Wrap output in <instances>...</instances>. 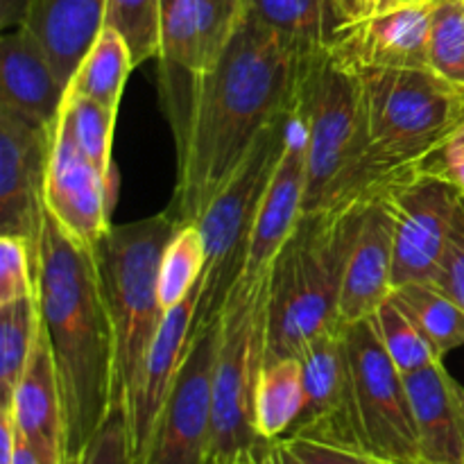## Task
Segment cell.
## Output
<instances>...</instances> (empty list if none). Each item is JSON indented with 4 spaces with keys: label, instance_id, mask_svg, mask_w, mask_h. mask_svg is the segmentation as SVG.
I'll list each match as a JSON object with an SVG mask.
<instances>
[{
    "label": "cell",
    "instance_id": "obj_1",
    "mask_svg": "<svg viewBox=\"0 0 464 464\" xmlns=\"http://www.w3.org/2000/svg\"><path fill=\"white\" fill-rule=\"evenodd\" d=\"M306 59L279 32L245 12L234 39L207 72L186 77L170 118L177 184L166 208L177 225L198 222L258 136L295 107Z\"/></svg>",
    "mask_w": 464,
    "mask_h": 464
},
{
    "label": "cell",
    "instance_id": "obj_2",
    "mask_svg": "<svg viewBox=\"0 0 464 464\" xmlns=\"http://www.w3.org/2000/svg\"><path fill=\"white\" fill-rule=\"evenodd\" d=\"M34 272L41 322L62 392L63 464H80L113 408L116 343L98 261L45 211Z\"/></svg>",
    "mask_w": 464,
    "mask_h": 464
},
{
    "label": "cell",
    "instance_id": "obj_3",
    "mask_svg": "<svg viewBox=\"0 0 464 464\" xmlns=\"http://www.w3.org/2000/svg\"><path fill=\"white\" fill-rule=\"evenodd\" d=\"M370 202L356 199L304 213L272 263L263 362L302 358L320 335L343 324L344 270Z\"/></svg>",
    "mask_w": 464,
    "mask_h": 464
},
{
    "label": "cell",
    "instance_id": "obj_4",
    "mask_svg": "<svg viewBox=\"0 0 464 464\" xmlns=\"http://www.w3.org/2000/svg\"><path fill=\"white\" fill-rule=\"evenodd\" d=\"M295 107L306 122L304 213L374 199L421 172L390 170L374 157L358 75L340 68L326 50L306 59Z\"/></svg>",
    "mask_w": 464,
    "mask_h": 464
},
{
    "label": "cell",
    "instance_id": "obj_5",
    "mask_svg": "<svg viewBox=\"0 0 464 464\" xmlns=\"http://www.w3.org/2000/svg\"><path fill=\"white\" fill-rule=\"evenodd\" d=\"M177 227L168 211L127 225H111L107 238L95 249L116 343L113 406L125 408L134 392L166 315L159 299V267Z\"/></svg>",
    "mask_w": 464,
    "mask_h": 464
},
{
    "label": "cell",
    "instance_id": "obj_6",
    "mask_svg": "<svg viewBox=\"0 0 464 464\" xmlns=\"http://www.w3.org/2000/svg\"><path fill=\"white\" fill-rule=\"evenodd\" d=\"M374 157L397 172H417L464 122V86L433 68L358 75Z\"/></svg>",
    "mask_w": 464,
    "mask_h": 464
},
{
    "label": "cell",
    "instance_id": "obj_7",
    "mask_svg": "<svg viewBox=\"0 0 464 464\" xmlns=\"http://www.w3.org/2000/svg\"><path fill=\"white\" fill-rule=\"evenodd\" d=\"M270 275L234 285L218 320L213 421L207 464H231L261 438L254 429V394L266 361Z\"/></svg>",
    "mask_w": 464,
    "mask_h": 464
},
{
    "label": "cell",
    "instance_id": "obj_8",
    "mask_svg": "<svg viewBox=\"0 0 464 464\" xmlns=\"http://www.w3.org/2000/svg\"><path fill=\"white\" fill-rule=\"evenodd\" d=\"M293 109L276 118L258 136L238 170L227 179V184L218 190L216 198L199 216L198 227L207 247V267L195 313V329L218 324L227 297L243 275L258 207L284 152Z\"/></svg>",
    "mask_w": 464,
    "mask_h": 464
},
{
    "label": "cell",
    "instance_id": "obj_9",
    "mask_svg": "<svg viewBox=\"0 0 464 464\" xmlns=\"http://www.w3.org/2000/svg\"><path fill=\"white\" fill-rule=\"evenodd\" d=\"M361 444L388 464H421L406 379L385 352L372 317L344 324Z\"/></svg>",
    "mask_w": 464,
    "mask_h": 464
},
{
    "label": "cell",
    "instance_id": "obj_10",
    "mask_svg": "<svg viewBox=\"0 0 464 464\" xmlns=\"http://www.w3.org/2000/svg\"><path fill=\"white\" fill-rule=\"evenodd\" d=\"M218 324L195 329L184 365L150 435L140 464H207L213 421Z\"/></svg>",
    "mask_w": 464,
    "mask_h": 464
},
{
    "label": "cell",
    "instance_id": "obj_11",
    "mask_svg": "<svg viewBox=\"0 0 464 464\" xmlns=\"http://www.w3.org/2000/svg\"><path fill=\"white\" fill-rule=\"evenodd\" d=\"M460 198V188L426 172L392 190L394 288L435 279Z\"/></svg>",
    "mask_w": 464,
    "mask_h": 464
},
{
    "label": "cell",
    "instance_id": "obj_12",
    "mask_svg": "<svg viewBox=\"0 0 464 464\" xmlns=\"http://www.w3.org/2000/svg\"><path fill=\"white\" fill-rule=\"evenodd\" d=\"M54 130L0 107V236L39 249L45 218V172Z\"/></svg>",
    "mask_w": 464,
    "mask_h": 464
},
{
    "label": "cell",
    "instance_id": "obj_13",
    "mask_svg": "<svg viewBox=\"0 0 464 464\" xmlns=\"http://www.w3.org/2000/svg\"><path fill=\"white\" fill-rule=\"evenodd\" d=\"M302 370L304 406L285 438H311L362 449L344 324L320 335L302 353Z\"/></svg>",
    "mask_w": 464,
    "mask_h": 464
},
{
    "label": "cell",
    "instance_id": "obj_14",
    "mask_svg": "<svg viewBox=\"0 0 464 464\" xmlns=\"http://www.w3.org/2000/svg\"><path fill=\"white\" fill-rule=\"evenodd\" d=\"M113 181H109L84 154L68 131L57 125L45 172V211L59 229L82 247L95 252L107 238L111 222Z\"/></svg>",
    "mask_w": 464,
    "mask_h": 464
},
{
    "label": "cell",
    "instance_id": "obj_15",
    "mask_svg": "<svg viewBox=\"0 0 464 464\" xmlns=\"http://www.w3.org/2000/svg\"><path fill=\"white\" fill-rule=\"evenodd\" d=\"M433 0L411 7L376 12L374 16L338 27L329 57L344 71H417L429 66V34Z\"/></svg>",
    "mask_w": 464,
    "mask_h": 464
},
{
    "label": "cell",
    "instance_id": "obj_16",
    "mask_svg": "<svg viewBox=\"0 0 464 464\" xmlns=\"http://www.w3.org/2000/svg\"><path fill=\"white\" fill-rule=\"evenodd\" d=\"M304 198H306V122L295 107L284 152L258 207L247 258L238 281L254 284L270 275L276 254L284 249L295 227L302 220Z\"/></svg>",
    "mask_w": 464,
    "mask_h": 464
},
{
    "label": "cell",
    "instance_id": "obj_17",
    "mask_svg": "<svg viewBox=\"0 0 464 464\" xmlns=\"http://www.w3.org/2000/svg\"><path fill=\"white\" fill-rule=\"evenodd\" d=\"M199 295H202V281L179 306L170 308L163 315L157 338H154L152 347H150L143 370H140L139 381L134 385V392L130 394L125 403L136 464L143 460V453L148 449L154 424H157L159 415H161L163 406H166L168 394H170L172 385H175L177 374H179L181 365H184L186 352H188L190 338H193Z\"/></svg>",
    "mask_w": 464,
    "mask_h": 464
},
{
    "label": "cell",
    "instance_id": "obj_18",
    "mask_svg": "<svg viewBox=\"0 0 464 464\" xmlns=\"http://www.w3.org/2000/svg\"><path fill=\"white\" fill-rule=\"evenodd\" d=\"M245 12V0H172L161 21V72H207L234 39Z\"/></svg>",
    "mask_w": 464,
    "mask_h": 464
},
{
    "label": "cell",
    "instance_id": "obj_19",
    "mask_svg": "<svg viewBox=\"0 0 464 464\" xmlns=\"http://www.w3.org/2000/svg\"><path fill=\"white\" fill-rule=\"evenodd\" d=\"M394 293V204L392 190L372 199L349 252L340 295V322L374 317Z\"/></svg>",
    "mask_w": 464,
    "mask_h": 464
},
{
    "label": "cell",
    "instance_id": "obj_20",
    "mask_svg": "<svg viewBox=\"0 0 464 464\" xmlns=\"http://www.w3.org/2000/svg\"><path fill=\"white\" fill-rule=\"evenodd\" d=\"M406 379L421 464H464V390L444 361Z\"/></svg>",
    "mask_w": 464,
    "mask_h": 464
},
{
    "label": "cell",
    "instance_id": "obj_21",
    "mask_svg": "<svg viewBox=\"0 0 464 464\" xmlns=\"http://www.w3.org/2000/svg\"><path fill=\"white\" fill-rule=\"evenodd\" d=\"M66 89L57 80L44 45L27 27L3 32L0 41V107L57 130Z\"/></svg>",
    "mask_w": 464,
    "mask_h": 464
},
{
    "label": "cell",
    "instance_id": "obj_22",
    "mask_svg": "<svg viewBox=\"0 0 464 464\" xmlns=\"http://www.w3.org/2000/svg\"><path fill=\"white\" fill-rule=\"evenodd\" d=\"M23 442L41 464H63V408L57 370L44 322L39 324L30 362L9 403Z\"/></svg>",
    "mask_w": 464,
    "mask_h": 464
},
{
    "label": "cell",
    "instance_id": "obj_23",
    "mask_svg": "<svg viewBox=\"0 0 464 464\" xmlns=\"http://www.w3.org/2000/svg\"><path fill=\"white\" fill-rule=\"evenodd\" d=\"M107 25V0H34L27 30L39 39L68 89L82 59Z\"/></svg>",
    "mask_w": 464,
    "mask_h": 464
},
{
    "label": "cell",
    "instance_id": "obj_24",
    "mask_svg": "<svg viewBox=\"0 0 464 464\" xmlns=\"http://www.w3.org/2000/svg\"><path fill=\"white\" fill-rule=\"evenodd\" d=\"M245 5L254 18L290 41L302 57L324 53L338 30L331 0H245Z\"/></svg>",
    "mask_w": 464,
    "mask_h": 464
},
{
    "label": "cell",
    "instance_id": "obj_25",
    "mask_svg": "<svg viewBox=\"0 0 464 464\" xmlns=\"http://www.w3.org/2000/svg\"><path fill=\"white\" fill-rule=\"evenodd\" d=\"M304 406L302 358L263 362L254 394V429L261 440L290 433Z\"/></svg>",
    "mask_w": 464,
    "mask_h": 464
},
{
    "label": "cell",
    "instance_id": "obj_26",
    "mask_svg": "<svg viewBox=\"0 0 464 464\" xmlns=\"http://www.w3.org/2000/svg\"><path fill=\"white\" fill-rule=\"evenodd\" d=\"M134 68V57L121 32L104 25L95 44L82 59L66 93L95 100L102 107L118 111L122 91Z\"/></svg>",
    "mask_w": 464,
    "mask_h": 464
},
{
    "label": "cell",
    "instance_id": "obj_27",
    "mask_svg": "<svg viewBox=\"0 0 464 464\" xmlns=\"http://www.w3.org/2000/svg\"><path fill=\"white\" fill-rule=\"evenodd\" d=\"M392 297L415 320L438 358L444 361L449 352L464 347V308L430 281L399 285Z\"/></svg>",
    "mask_w": 464,
    "mask_h": 464
},
{
    "label": "cell",
    "instance_id": "obj_28",
    "mask_svg": "<svg viewBox=\"0 0 464 464\" xmlns=\"http://www.w3.org/2000/svg\"><path fill=\"white\" fill-rule=\"evenodd\" d=\"M39 324L41 311L36 293L0 306V408H9L25 374Z\"/></svg>",
    "mask_w": 464,
    "mask_h": 464
},
{
    "label": "cell",
    "instance_id": "obj_29",
    "mask_svg": "<svg viewBox=\"0 0 464 464\" xmlns=\"http://www.w3.org/2000/svg\"><path fill=\"white\" fill-rule=\"evenodd\" d=\"M207 267V247L198 222L177 227L159 267V299L163 311L179 306L199 285Z\"/></svg>",
    "mask_w": 464,
    "mask_h": 464
},
{
    "label": "cell",
    "instance_id": "obj_30",
    "mask_svg": "<svg viewBox=\"0 0 464 464\" xmlns=\"http://www.w3.org/2000/svg\"><path fill=\"white\" fill-rule=\"evenodd\" d=\"M118 111L102 107L100 102L80 95H68L63 98L62 113H59L57 125H62L72 139V143L80 148V152L107 177L113 181V163H111V139L113 127H116Z\"/></svg>",
    "mask_w": 464,
    "mask_h": 464
},
{
    "label": "cell",
    "instance_id": "obj_31",
    "mask_svg": "<svg viewBox=\"0 0 464 464\" xmlns=\"http://www.w3.org/2000/svg\"><path fill=\"white\" fill-rule=\"evenodd\" d=\"M372 320H374L385 352H388V356L392 358V362L403 376L430 365L433 361H442L433 352V347L424 338V334L415 324V320L408 315L406 308L394 297H390L376 311V315Z\"/></svg>",
    "mask_w": 464,
    "mask_h": 464
},
{
    "label": "cell",
    "instance_id": "obj_32",
    "mask_svg": "<svg viewBox=\"0 0 464 464\" xmlns=\"http://www.w3.org/2000/svg\"><path fill=\"white\" fill-rule=\"evenodd\" d=\"M163 0H107V25L127 41L134 66L161 54Z\"/></svg>",
    "mask_w": 464,
    "mask_h": 464
},
{
    "label": "cell",
    "instance_id": "obj_33",
    "mask_svg": "<svg viewBox=\"0 0 464 464\" xmlns=\"http://www.w3.org/2000/svg\"><path fill=\"white\" fill-rule=\"evenodd\" d=\"M429 66L453 84L464 86V0H433Z\"/></svg>",
    "mask_w": 464,
    "mask_h": 464
},
{
    "label": "cell",
    "instance_id": "obj_34",
    "mask_svg": "<svg viewBox=\"0 0 464 464\" xmlns=\"http://www.w3.org/2000/svg\"><path fill=\"white\" fill-rule=\"evenodd\" d=\"M36 293L34 249L21 236H0V306Z\"/></svg>",
    "mask_w": 464,
    "mask_h": 464
},
{
    "label": "cell",
    "instance_id": "obj_35",
    "mask_svg": "<svg viewBox=\"0 0 464 464\" xmlns=\"http://www.w3.org/2000/svg\"><path fill=\"white\" fill-rule=\"evenodd\" d=\"M80 464H136L125 408H111L109 417L82 453Z\"/></svg>",
    "mask_w": 464,
    "mask_h": 464
},
{
    "label": "cell",
    "instance_id": "obj_36",
    "mask_svg": "<svg viewBox=\"0 0 464 464\" xmlns=\"http://www.w3.org/2000/svg\"><path fill=\"white\" fill-rule=\"evenodd\" d=\"M430 284L447 293L453 302H458L464 308V193L458 202L442 266H440L438 275Z\"/></svg>",
    "mask_w": 464,
    "mask_h": 464
},
{
    "label": "cell",
    "instance_id": "obj_37",
    "mask_svg": "<svg viewBox=\"0 0 464 464\" xmlns=\"http://www.w3.org/2000/svg\"><path fill=\"white\" fill-rule=\"evenodd\" d=\"M285 444L293 449L295 456L304 464H388L379 460L362 449L344 447V444L322 442L311 438H284Z\"/></svg>",
    "mask_w": 464,
    "mask_h": 464
},
{
    "label": "cell",
    "instance_id": "obj_38",
    "mask_svg": "<svg viewBox=\"0 0 464 464\" xmlns=\"http://www.w3.org/2000/svg\"><path fill=\"white\" fill-rule=\"evenodd\" d=\"M421 172L440 177V179L449 181V184H453L464 193V122L449 136L442 148L435 150L421 163Z\"/></svg>",
    "mask_w": 464,
    "mask_h": 464
},
{
    "label": "cell",
    "instance_id": "obj_39",
    "mask_svg": "<svg viewBox=\"0 0 464 464\" xmlns=\"http://www.w3.org/2000/svg\"><path fill=\"white\" fill-rule=\"evenodd\" d=\"M379 3L381 0H331V9L338 27H343L374 16L379 12Z\"/></svg>",
    "mask_w": 464,
    "mask_h": 464
},
{
    "label": "cell",
    "instance_id": "obj_40",
    "mask_svg": "<svg viewBox=\"0 0 464 464\" xmlns=\"http://www.w3.org/2000/svg\"><path fill=\"white\" fill-rule=\"evenodd\" d=\"M256 453V464H304L293 453V449L285 444V440H261L254 447Z\"/></svg>",
    "mask_w": 464,
    "mask_h": 464
},
{
    "label": "cell",
    "instance_id": "obj_41",
    "mask_svg": "<svg viewBox=\"0 0 464 464\" xmlns=\"http://www.w3.org/2000/svg\"><path fill=\"white\" fill-rule=\"evenodd\" d=\"M34 0H0V30L12 32L30 21Z\"/></svg>",
    "mask_w": 464,
    "mask_h": 464
},
{
    "label": "cell",
    "instance_id": "obj_42",
    "mask_svg": "<svg viewBox=\"0 0 464 464\" xmlns=\"http://www.w3.org/2000/svg\"><path fill=\"white\" fill-rule=\"evenodd\" d=\"M12 464H41L39 458L34 456V451L23 442L21 433H18V447H16V453H14Z\"/></svg>",
    "mask_w": 464,
    "mask_h": 464
},
{
    "label": "cell",
    "instance_id": "obj_43",
    "mask_svg": "<svg viewBox=\"0 0 464 464\" xmlns=\"http://www.w3.org/2000/svg\"><path fill=\"white\" fill-rule=\"evenodd\" d=\"M421 3H430V0H381L379 12H388V9H397V7H411V5H421Z\"/></svg>",
    "mask_w": 464,
    "mask_h": 464
},
{
    "label": "cell",
    "instance_id": "obj_44",
    "mask_svg": "<svg viewBox=\"0 0 464 464\" xmlns=\"http://www.w3.org/2000/svg\"><path fill=\"white\" fill-rule=\"evenodd\" d=\"M231 464H256V453H254V449H249V451L240 453Z\"/></svg>",
    "mask_w": 464,
    "mask_h": 464
},
{
    "label": "cell",
    "instance_id": "obj_45",
    "mask_svg": "<svg viewBox=\"0 0 464 464\" xmlns=\"http://www.w3.org/2000/svg\"><path fill=\"white\" fill-rule=\"evenodd\" d=\"M172 3V0H163V12H166V7H168V5H170Z\"/></svg>",
    "mask_w": 464,
    "mask_h": 464
}]
</instances>
